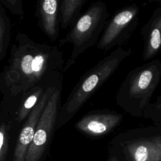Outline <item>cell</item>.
I'll return each instance as SVG.
<instances>
[{
	"label": "cell",
	"mask_w": 161,
	"mask_h": 161,
	"mask_svg": "<svg viewBox=\"0 0 161 161\" xmlns=\"http://www.w3.org/2000/svg\"><path fill=\"white\" fill-rule=\"evenodd\" d=\"M14 44L4 75L13 96L26 92L45 75H59L64 70L62 52L57 46L34 43L25 35Z\"/></svg>",
	"instance_id": "6da1fadb"
},
{
	"label": "cell",
	"mask_w": 161,
	"mask_h": 161,
	"mask_svg": "<svg viewBox=\"0 0 161 161\" xmlns=\"http://www.w3.org/2000/svg\"><path fill=\"white\" fill-rule=\"evenodd\" d=\"M131 53V48L117 47L82 74L60 108L56 125L62 126L71 119Z\"/></svg>",
	"instance_id": "7a4b0ae2"
},
{
	"label": "cell",
	"mask_w": 161,
	"mask_h": 161,
	"mask_svg": "<svg viewBox=\"0 0 161 161\" xmlns=\"http://www.w3.org/2000/svg\"><path fill=\"white\" fill-rule=\"evenodd\" d=\"M161 80V62L153 59L132 69L121 84L116 103L131 116L142 118Z\"/></svg>",
	"instance_id": "3957f363"
},
{
	"label": "cell",
	"mask_w": 161,
	"mask_h": 161,
	"mask_svg": "<svg viewBox=\"0 0 161 161\" xmlns=\"http://www.w3.org/2000/svg\"><path fill=\"white\" fill-rule=\"evenodd\" d=\"M108 17L106 4L103 1L94 2L80 16L65 38L60 40V45L67 43L72 45L71 54L64 65V71L72 66L82 53L97 45Z\"/></svg>",
	"instance_id": "277c9868"
},
{
	"label": "cell",
	"mask_w": 161,
	"mask_h": 161,
	"mask_svg": "<svg viewBox=\"0 0 161 161\" xmlns=\"http://www.w3.org/2000/svg\"><path fill=\"white\" fill-rule=\"evenodd\" d=\"M140 7L136 4L126 5L117 10L108 21L96 45L107 52L125 43L133 35L140 20Z\"/></svg>",
	"instance_id": "5b68a950"
},
{
	"label": "cell",
	"mask_w": 161,
	"mask_h": 161,
	"mask_svg": "<svg viewBox=\"0 0 161 161\" xmlns=\"http://www.w3.org/2000/svg\"><path fill=\"white\" fill-rule=\"evenodd\" d=\"M61 90L62 83L55 88L43 110L25 161H38L45 150L57 123Z\"/></svg>",
	"instance_id": "8992f818"
},
{
	"label": "cell",
	"mask_w": 161,
	"mask_h": 161,
	"mask_svg": "<svg viewBox=\"0 0 161 161\" xmlns=\"http://www.w3.org/2000/svg\"><path fill=\"white\" fill-rule=\"evenodd\" d=\"M123 118L121 113L109 109L92 110L80 118L75 128L82 133L92 136H104L119 125Z\"/></svg>",
	"instance_id": "52a82bcc"
},
{
	"label": "cell",
	"mask_w": 161,
	"mask_h": 161,
	"mask_svg": "<svg viewBox=\"0 0 161 161\" xmlns=\"http://www.w3.org/2000/svg\"><path fill=\"white\" fill-rule=\"evenodd\" d=\"M62 82H60L55 85L48 86L38 103L29 114L19 133L14 152L13 161H25L26 153L33 140L42 111L54 90Z\"/></svg>",
	"instance_id": "ba28073f"
},
{
	"label": "cell",
	"mask_w": 161,
	"mask_h": 161,
	"mask_svg": "<svg viewBox=\"0 0 161 161\" xmlns=\"http://www.w3.org/2000/svg\"><path fill=\"white\" fill-rule=\"evenodd\" d=\"M140 33L143 41L142 58L152 60L161 52V1L141 28Z\"/></svg>",
	"instance_id": "9c48e42d"
},
{
	"label": "cell",
	"mask_w": 161,
	"mask_h": 161,
	"mask_svg": "<svg viewBox=\"0 0 161 161\" xmlns=\"http://www.w3.org/2000/svg\"><path fill=\"white\" fill-rule=\"evenodd\" d=\"M60 1L59 0H44L40 2L38 10L43 30L53 40L58 35V16Z\"/></svg>",
	"instance_id": "30bf717a"
},
{
	"label": "cell",
	"mask_w": 161,
	"mask_h": 161,
	"mask_svg": "<svg viewBox=\"0 0 161 161\" xmlns=\"http://www.w3.org/2000/svg\"><path fill=\"white\" fill-rule=\"evenodd\" d=\"M126 147L132 161H161V149L150 138L129 142Z\"/></svg>",
	"instance_id": "8fae6325"
},
{
	"label": "cell",
	"mask_w": 161,
	"mask_h": 161,
	"mask_svg": "<svg viewBox=\"0 0 161 161\" xmlns=\"http://www.w3.org/2000/svg\"><path fill=\"white\" fill-rule=\"evenodd\" d=\"M86 0H63L60 6L61 28L65 29L74 25L80 16V11Z\"/></svg>",
	"instance_id": "7c38bea8"
},
{
	"label": "cell",
	"mask_w": 161,
	"mask_h": 161,
	"mask_svg": "<svg viewBox=\"0 0 161 161\" xmlns=\"http://www.w3.org/2000/svg\"><path fill=\"white\" fill-rule=\"evenodd\" d=\"M43 92V89L42 87H38L35 88L25 98L18 111L16 119L18 122H21L29 115L30 112L38 103Z\"/></svg>",
	"instance_id": "4fadbf2b"
},
{
	"label": "cell",
	"mask_w": 161,
	"mask_h": 161,
	"mask_svg": "<svg viewBox=\"0 0 161 161\" xmlns=\"http://www.w3.org/2000/svg\"><path fill=\"white\" fill-rule=\"evenodd\" d=\"M142 118L151 119L155 123L161 124V86L160 94L153 103H150L145 109Z\"/></svg>",
	"instance_id": "5bb4252c"
},
{
	"label": "cell",
	"mask_w": 161,
	"mask_h": 161,
	"mask_svg": "<svg viewBox=\"0 0 161 161\" xmlns=\"http://www.w3.org/2000/svg\"><path fill=\"white\" fill-rule=\"evenodd\" d=\"M8 126L5 123L0 125V161H5L8 153Z\"/></svg>",
	"instance_id": "9a60e30c"
},
{
	"label": "cell",
	"mask_w": 161,
	"mask_h": 161,
	"mask_svg": "<svg viewBox=\"0 0 161 161\" xmlns=\"http://www.w3.org/2000/svg\"><path fill=\"white\" fill-rule=\"evenodd\" d=\"M2 3L4 4L13 13L20 14L23 13L21 8V1L17 0H6L2 1Z\"/></svg>",
	"instance_id": "2e32d148"
},
{
	"label": "cell",
	"mask_w": 161,
	"mask_h": 161,
	"mask_svg": "<svg viewBox=\"0 0 161 161\" xmlns=\"http://www.w3.org/2000/svg\"><path fill=\"white\" fill-rule=\"evenodd\" d=\"M3 34H4V23L3 19L0 17V53L3 48Z\"/></svg>",
	"instance_id": "e0dca14e"
},
{
	"label": "cell",
	"mask_w": 161,
	"mask_h": 161,
	"mask_svg": "<svg viewBox=\"0 0 161 161\" xmlns=\"http://www.w3.org/2000/svg\"><path fill=\"white\" fill-rule=\"evenodd\" d=\"M150 138L161 149V135H156Z\"/></svg>",
	"instance_id": "ac0fdd59"
},
{
	"label": "cell",
	"mask_w": 161,
	"mask_h": 161,
	"mask_svg": "<svg viewBox=\"0 0 161 161\" xmlns=\"http://www.w3.org/2000/svg\"><path fill=\"white\" fill-rule=\"evenodd\" d=\"M109 161H119L116 157H112L110 158V159L109 160Z\"/></svg>",
	"instance_id": "d6986e66"
}]
</instances>
